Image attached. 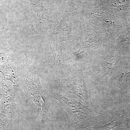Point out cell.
<instances>
[{"label":"cell","mask_w":130,"mask_h":130,"mask_svg":"<svg viewBox=\"0 0 130 130\" xmlns=\"http://www.w3.org/2000/svg\"><path fill=\"white\" fill-rule=\"evenodd\" d=\"M53 96L64 107L73 121L75 123L84 124L93 119L94 113L89 108L60 95L54 94Z\"/></svg>","instance_id":"obj_1"},{"label":"cell","mask_w":130,"mask_h":130,"mask_svg":"<svg viewBox=\"0 0 130 130\" xmlns=\"http://www.w3.org/2000/svg\"><path fill=\"white\" fill-rule=\"evenodd\" d=\"M28 92L31 100L37 106L43 111L46 106V93L42 88L40 82L37 79L27 78Z\"/></svg>","instance_id":"obj_2"},{"label":"cell","mask_w":130,"mask_h":130,"mask_svg":"<svg viewBox=\"0 0 130 130\" xmlns=\"http://www.w3.org/2000/svg\"><path fill=\"white\" fill-rule=\"evenodd\" d=\"M70 92L77 96L87 105H89L88 91L86 90L84 81L83 79L73 81L68 85Z\"/></svg>","instance_id":"obj_3"},{"label":"cell","mask_w":130,"mask_h":130,"mask_svg":"<svg viewBox=\"0 0 130 130\" xmlns=\"http://www.w3.org/2000/svg\"><path fill=\"white\" fill-rule=\"evenodd\" d=\"M119 126V121L115 120L111 123L100 127L98 130H116Z\"/></svg>","instance_id":"obj_4"}]
</instances>
